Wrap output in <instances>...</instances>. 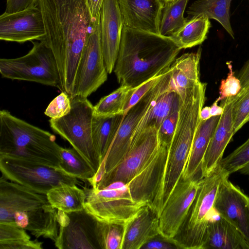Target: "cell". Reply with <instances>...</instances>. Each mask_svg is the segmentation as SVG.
Listing matches in <instances>:
<instances>
[{"label": "cell", "mask_w": 249, "mask_h": 249, "mask_svg": "<svg viewBox=\"0 0 249 249\" xmlns=\"http://www.w3.org/2000/svg\"><path fill=\"white\" fill-rule=\"evenodd\" d=\"M46 196L53 208L65 213L80 211L85 208L86 193L84 189L76 185H61L49 191Z\"/></svg>", "instance_id": "cell-29"}, {"label": "cell", "mask_w": 249, "mask_h": 249, "mask_svg": "<svg viewBox=\"0 0 249 249\" xmlns=\"http://www.w3.org/2000/svg\"><path fill=\"white\" fill-rule=\"evenodd\" d=\"M237 77L241 82L242 88L249 83V59L239 71Z\"/></svg>", "instance_id": "cell-45"}, {"label": "cell", "mask_w": 249, "mask_h": 249, "mask_svg": "<svg viewBox=\"0 0 249 249\" xmlns=\"http://www.w3.org/2000/svg\"><path fill=\"white\" fill-rule=\"evenodd\" d=\"M92 20H96L100 16L104 0H87Z\"/></svg>", "instance_id": "cell-44"}, {"label": "cell", "mask_w": 249, "mask_h": 249, "mask_svg": "<svg viewBox=\"0 0 249 249\" xmlns=\"http://www.w3.org/2000/svg\"><path fill=\"white\" fill-rule=\"evenodd\" d=\"M124 22L118 0H104L100 17V41L108 73L113 71L122 38Z\"/></svg>", "instance_id": "cell-18"}, {"label": "cell", "mask_w": 249, "mask_h": 249, "mask_svg": "<svg viewBox=\"0 0 249 249\" xmlns=\"http://www.w3.org/2000/svg\"><path fill=\"white\" fill-rule=\"evenodd\" d=\"M201 48L196 52L186 53L175 59L171 65L169 90L178 94L180 99L201 81L199 64Z\"/></svg>", "instance_id": "cell-23"}, {"label": "cell", "mask_w": 249, "mask_h": 249, "mask_svg": "<svg viewBox=\"0 0 249 249\" xmlns=\"http://www.w3.org/2000/svg\"><path fill=\"white\" fill-rule=\"evenodd\" d=\"M59 232L54 242L59 249H102V221L85 207L65 213L58 210Z\"/></svg>", "instance_id": "cell-12"}, {"label": "cell", "mask_w": 249, "mask_h": 249, "mask_svg": "<svg viewBox=\"0 0 249 249\" xmlns=\"http://www.w3.org/2000/svg\"><path fill=\"white\" fill-rule=\"evenodd\" d=\"M249 249L243 235L218 213L211 221L204 249Z\"/></svg>", "instance_id": "cell-24"}, {"label": "cell", "mask_w": 249, "mask_h": 249, "mask_svg": "<svg viewBox=\"0 0 249 249\" xmlns=\"http://www.w3.org/2000/svg\"><path fill=\"white\" fill-rule=\"evenodd\" d=\"M229 178L225 175L220 184L214 208L243 235L249 245V196Z\"/></svg>", "instance_id": "cell-17"}, {"label": "cell", "mask_w": 249, "mask_h": 249, "mask_svg": "<svg viewBox=\"0 0 249 249\" xmlns=\"http://www.w3.org/2000/svg\"><path fill=\"white\" fill-rule=\"evenodd\" d=\"M157 130L155 127H148L135 136L120 162L92 187L101 189L115 182L124 184L128 182L157 151L160 146Z\"/></svg>", "instance_id": "cell-13"}, {"label": "cell", "mask_w": 249, "mask_h": 249, "mask_svg": "<svg viewBox=\"0 0 249 249\" xmlns=\"http://www.w3.org/2000/svg\"><path fill=\"white\" fill-rule=\"evenodd\" d=\"M157 236L150 240L141 249H178L176 245L172 242L164 239L157 238Z\"/></svg>", "instance_id": "cell-43"}, {"label": "cell", "mask_w": 249, "mask_h": 249, "mask_svg": "<svg viewBox=\"0 0 249 249\" xmlns=\"http://www.w3.org/2000/svg\"><path fill=\"white\" fill-rule=\"evenodd\" d=\"M0 222L15 224L36 238L54 242L58 235V210L50 203L46 195L2 176L0 179Z\"/></svg>", "instance_id": "cell-3"}, {"label": "cell", "mask_w": 249, "mask_h": 249, "mask_svg": "<svg viewBox=\"0 0 249 249\" xmlns=\"http://www.w3.org/2000/svg\"><path fill=\"white\" fill-rule=\"evenodd\" d=\"M134 89L135 88L121 85L115 90L102 98L94 106V116L110 117L124 114L125 105Z\"/></svg>", "instance_id": "cell-33"}, {"label": "cell", "mask_w": 249, "mask_h": 249, "mask_svg": "<svg viewBox=\"0 0 249 249\" xmlns=\"http://www.w3.org/2000/svg\"><path fill=\"white\" fill-rule=\"evenodd\" d=\"M179 108L174 110L165 118L157 130L160 144L169 147L176 128Z\"/></svg>", "instance_id": "cell-40"}, {"label": "cell", "mask_w": 249, "mask_h": 249, "mask_svg": "<svg viewBox=\"0 0 249 249\" xmlns=\"http://www.w3.org/2000/svg\"><path fill=\"white\" fill-rule=\"evenodd\" d=\"M42 244L16 224L0 222V249H41Z\"/></svg>", "instance_id": "cell-31"}, {"label": "cell", "mask_w": 249, "mask_h": 249, "mask_svg": "<svg viewBox=\"0 0 249 249\" xmlns=\"http://www.w3.org/2000/svg\"><path fill=\"white\" fill-rule=\"evenodd\" d=\"M235 96L221 100L224 108L204 156L200 178L210 175L220 166L225 150L235 134L233 120V104Z\"/></svg>", "instance_id": "cell-19"}, {"label": "cell", "mask_w": 249, "mask_h": 249, "mask_svg": "<svg viewBox=\"0 0 249 249\" xmlns=\"http://www.w3.org/2000/svg\"><path fill=\"white\" fill-rule=\"evenodd\" d=\"M45 39L55 57L61 92L71 99L77 70L93 24L87 0H38Z\"/></svg>", "instance_id": "cell-1"}, {"label": "cell", "mask_w": 249, "mask_h": 249, "mask_svg": "<svg viewBox=\"0 0 249 249\" xmlns=\"http://www.w3.org/2000/svg\"><path fill=\"white\" fill-rule=\"evenodd\" d=\"M85 207L99 220L125 225L146 202L134 200L125 184L119 187L107 186L98 189L84 188Z\"/></svg>", "instance_id": "cell-11"}, {"label": "cell", "mask_w": 249, "mask_h": 249, "mask_svg": "<svg viewBox=\"0 0 249 249\" xmlns=\"http://www.w3.org/2000/svg\"><path fill=\"white\" fill-rule=\"evenodd\" d=\"M188 0H173L163 3L160 23V34L170 37L187 21L184 12Z\"/></svg>", "instance_id": "cell-32"}, {"label": "cell", "mask_w": 249, "mask_h": 249, "mask_svg": "<svg viewBox=\"0 0 249 249\" xmlns=\"http://www.w3.org/2000/svg\"><path fill=\"white\" fill-rule=\"evenodd\" d=\"M45 30L38 4L26 10L0 16V39L23 43L45 39Z\"/></svg>", "instance_id": "cell-16"}, {"label": "cell", "mask_w": 249, "mask_h": 249, "mask_svg": "<svg viewBox=\"0 0 249 249\" xmlns=\"http://www.w3.org/2000/svg\"><path fill=\"white\" fill-rule=\"evenodd\" d=\"M38 0H6L5 12L11 14L33 7L38 4Z\"/></svg>", "instance_id": "cell-42"}, {"label": "cell", "mask_w": 249, "mask_h": 249, "mask_svg": "<svg viewBox=\"0 0 249 249\" xmlns=\"http://www.w3.org/2000/svg\"><path fill=\"white\" fill-rule=\"evenodd\" d=\"M249 162V138L226 158H223L220 167L230 176Z\"/></svg>", "instance_id": "cell-36"}, {"label": "cell", "mask_w": 249, "mask_h": 249, "mask_svg": "<svg viewBox=\"0 0 249 249\" xmlns=\"http://www.w3.org/2000/svg\"><path fill=\"white\" fill-rule=\"evenodd\" d=\"M159 235V217L146 205L124 226L121 249H141Z\"/></svg>", "instance_id": "cell-22"}, {"label": "cell", "mask_w": 249, "mask_h": 249, "mask_svg": "<svg viewBox=\"0 0 249 249\" xmlns=\"http://www.w3.org/2000/svg\"><path fill=\"white\" fill-rule=\"evenodd\" d=\"M123 233L124 226L102 221V249H121Z\"/></svg>", "instance_id": "cell-37"}, {"label": "cell", "mask_w": 249, "mask_h": 249, "mask_svg": "<svg viewBox=\"0 0 249 249\" xmlns=\"http://www.w3.org/2000/svg\"><path fill=\"white\" fill-rule=\"evenodd\" d=\"M169 70L159 83L124 115L108 151L90 183L95 185L104 174L114 168L124 158L130 145L134 130L153 102L169 89Z\"/></svg>", "instance_id": "cell-9"}, {"label": "cell", "mask_w": 249, "mask_h": 249, "mask_svg": "<svg viewBox=\"0 0 249 249\" xmlns=\"http://www.w3.org/2000/svg\"><path fill=\"white\" fill-rule=\"evenodd\" d=\"M205 100L206 97L203 94L194 93L186 95L180 102L178 121L168 148L161 178L149 205L159 217L182 176L200 123V112Z\"/></svg>", "instance_id": "cell-4"}, {"label": "cell", "mask_w": 249, "mask_h": 249, "mask_svg": "<svg viewBox=\"0 0 249 249\" xmlns=\"http://www.w3.org/2000/svg\"><path fill=\"white\" fill-rule=\"evenodd\" d=\"M238 172L249 177V162L243 166Z\"/></svg>", "instance_id": "cell-48"}, {"label": "cell", "mask_w": 249, "mask_h": 249, "mask_svg": "<svg viewBox=\"0 0 249 249\" xmlns=\"http://www.w3.org/2000/svg\"><path fill=\"white\" fill-rule=\"evenodd\" d=\"M211 26L209 18L203 16L193 18L170 37L181 50L191 48L204 42Z\"/></svg>", "instance_id": "cell-30"}, {"label": "cell", "mask_w": 249, "mask_h": 249, "mask_svg": "<svg viewBox=\"0 0 249 249\" xmlns=\"http://www.w3.org/2000/svg\"><path fill=\"white\" fill-rule=\"evenodd\" d=\"M60 154L61 158L60 168L65 172L89 182L93 178L95 171L74 148L61 147Z\"/></svg>", "instance_id": "cell-34"}, {"label": "cell", "mask_w": 249, "mask_h": 249, "mask_svg": "<svg viewBox=\"0 0 249 249\" xmlns=\"http://www.w3.org/2000/svg\"><path fill=\"white\" fill-rule=\"evenodd\" d=\"M232 112L235 134L249 121V83L235 96Z\"/></svg>", "instance_id": "cell-35"}, {"label": "cell", "mask_w": 249, "mask_h": 249, "mask_svg": "<svg viewBox=\"0 0 249 249\" xmlns=\"http://www.w3.org/2000/svg\"><path fill=\"white\" fill-rule=\"evenodd\" d=\"M163 3L166 2H167V1H171V0H160Z\"/></svg>", "instance_id": "cell-49"}, {"label": "cell", "mask_w": 249, "mask_h": 249, "mask_svg": "<svg viewBox=\"0 0 249 249\" xmlns=\"http://www.w3.org/2000/svg\"><path fill=\"white\" fill-rule=\"evenodd\" d=\"M100 17L93 21L83 48L77 70L74 97L79 96L87 98L107 78L101 45Z\"/></svg>", "instance_id": "cell-14"}, {"label": "cell", "mask_w": 249, "mask_h": 249, "mask_svg": "<svg viewBox=\"0 0 249 249\" xmlns=\"http://www.w3.org/2000/svg\"><path fill=\"white\" fill-rule=\"evenodd\" d=\"M124 25L160 34L163 3L160 0H118Z\"/></svg>", "instance_id": "cell-21"}, {"label": "cell", "mask_w": 249, "mask_h": 249, "mask_svg": "<svg viewBox=\"0 0 249 249\" xmlns=\"http://www.w3.org/2000/svg\"><path fill=\"white\" fill-rule=\"evenodd\" d=\"M218 101L216 100L210 107V112L212 117L221 116L224 111V108L221 106H218Z\"/></svg>", "instance_id": "cell-46"}, {"label": "cell", "mask_w": 249, "mask_h": 249, "mask_svg": "<svg viewBox=\"0 0 249 249\" xmlns=\"http://www.w3.org/2000/svg\"><path fill=\"white\" fill-rule=\"evenodd\" d=\"M168 71L146 81L138 87L135 88L134 91L130 96L124 107V115H125L133 106L136 104L146 93L159 83Z\"/></svg>", "instance_id": "cell-41"}, {"label": "cell", "mask_w": 249, "mask_h": 249, "mask_svg": "<svg viewBox=\"0 0 249 249\" xmlns=\"http://www.w3.org/2000/svg\"><path fill=\"white\" fill-rule=\"evenodd\" d=\"M201 179L186 178L181 176L176 184L159 216V234L164 239L171 242L179 232L196 197Z\"/></svg>", "instance_id": "cell-15"}, {"label": "cell", "mask_w": 249, "mask_h": 249, "mask_svg": "<svg viewBox=\"0 0 249 249\" xmlns=\"http://www.w3.org/2000/svg\"><path fill=\"white\" fill-rule=\"evenodd\" d=\"M33 43L32 49L24 56L0 59L2 77L36 82L59 89V73L51 49L45 40Z\"/></svg>", "instance_id": "cell-8"}, {"label": "cell", "mask_w": 249, "mask_h": 249, "mask_svg": "<svg viewBox=\"0 0 249 249\" xmlns=\"http://www.w3.org/2000/svg\"><path fill=\"white\" fill-rule=\"evenodd\" d=\"M124 116V114H120L110 117L93 116L92 122V140L100 164L108 151Z\"/></svg>", "instance_id": "cell-28"}, {"label": "cell", "mask_w": 249, "mask_h": 249, "mask_svg": "<svg viewBox=\"0 0 249 249\" xmlns=\"http://www.w3.org/2000/svg\"><path fill=\"white\" fill-rule=\"evenodd\" d=\"M71 107V100L65 92L54 98L46 109L44 114L51 119H58L67 115Z\"/></svg>", "instance_id": "cell-39"}, {"label": "cell", "mask_w": 249, "mask_h": 249, "mask_svg": "<svg viewBox=\"0 0 249 249\" xmlns=\"http://www.w3.org/2000/svg\"><path fill=\"white\" fill-rule=\"evenodd\" d=\"M180 50L170 37L124 25L113 71L120 86L135 88L168 71Z\"/></svg>", "instance_id": "cell-2"}, {"label": "cell", "mask_w": 249, "mask_h": 249, "mask_svg": "<svg viewBox=\"0 0 249 249\" xmlns=\"http://www.w3.org/2000/svg\"><path fill=\"white\" fill-rule=\"evenodd\" d=\"M168 146L160 144L154 155L143 168L125 184L132 198L150 205L161 178Z\"/></svg>", "instance_id": "cell-20"}, {"label": "cell", "mask_w": 249, "mask_h": 249, "mask_svg": "<svg viewBox=\"0 0 249 249\" xmlns=\"http://www.w3.org/2000/svg\"><path fill=\"white\" fill-rule=\"evenodd\" d=\"M226 64L229 72L227 78L221 81L219 89V96L216 99L218 102L236 96L242 89L240 80L234 75L231 62L228 61Z\"/></svg>", "instance_id": "cell-38"}, {"label": "cell", "mask_w": 249, "mask_h": 249, "mask_svg": "<svg viewBox=\"0 0 249 249\" xmlns=\"http://www.w3.org/2000/svg\"><path fill=\"white\" fill-rule=\"evenodd\" d=\"M212 117L210 112V107H203L200 112V118L201 120L205 121Z\"/></svg>", "instance_id": "cell-47"}, {"label": "cell", "mask_w": 249, "mask_h": 249, "mask_svg": "<svg viewBox=\"0 0 249 249\" xmlns=\"http://www.w3.org/2000/svg\"><path fill=\"white\" fill-rule=\"evenodd\" d=\"M180 98L176 92L169 89L154 101L137 125L132 139L143 130L155 127L157 130L165 118L175 109L179 108Z\"/></svg>", "instance_id": "cell-26"}, {"label": "cell", "mask_w": 249, "mask_h": 249, "mask_svg": "<svg viewBox=\"0 0 249 249\" xmlns=\"http://www.w3.org/2000/svg\"><path fill=\"white\" fill-rule=\"evenodd\" d=\"M61 147L49 132L0 111V155L60 168Z\"/></svg>", "instance_id": "cell-5"}, {"label": "cell", "mask_w": 249, "mask_h": 249, "mask_svg": "<svg viewBox=\"0 0 249 249\" xmlns=\"http://www.w3.org/2000/svg\"><path fill=\"white\" fill-rule=\"evenodd\" d=\"M71 109L67 115L49 120L50 127L68 141L96 173L100 163L92 136L94 106L87 98L79 96L71 99Z\"/></svg>", "instance_id": "cell-7"}, {"label": "cell", "mask_w": 249, "mask_h": 249, "mask_svg": "<svg viewBox=\"0 0 249 249\" xmlns=\"http://www.w3.org/2000/svg\"><path fill=\"white\" fill-rule=\"evenodd\" d=\"M0 170L6 179L44 195L63 184H79L61 168L8 156L0 155Z\"/></svg>", "instance_id": "cell-10"}, {"label": "cell", "mask_w": 249, "mask_h": 249, "mask_svg": "<svg viewBox=\"0 0 249 249\" xmlns=\"http://www.w3.org/2000/svg\"><path fill=\"white\" fill-rule=\"evenodd\" d=\"M220 116L200 121L195 135L190 154L182 174L186 178H200L203 159Z\"/></svg>", "instance_id": "cell-25"}, {"label": "cell", "mask_w": 249, "mask_h": 249, "mask_svg": "<svg viewBox=\"0 0 249 249\" xmlns=\"http://www.w3.org/2000/svg\"><path fill=\"white\" fill-rule=\"evenodd\" d=\"M232 0H198L193 2L187 11L188 19L200 16L218 21L234 38L230 22V11Z\"/></svg>", "instance_id": "cell-27"}, {"label": "cell", "mask_w": 249, "mask_h": 249, "mask_svg": "<svg viewBox=\"0 0 249 249\" xmlns=\"http://www.w3.org/2000/svg\"><path fill=\"white\" fill-rule=\"evenodd\" d=\"M225 175H228L219 166L210 175L201 179L188 215L171 241L178 249H204L209 224L216 213L214 203L218 188Z\"/></svg>", "instance_id": "cell-6"}]
</instances>
